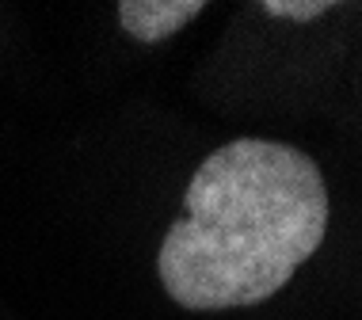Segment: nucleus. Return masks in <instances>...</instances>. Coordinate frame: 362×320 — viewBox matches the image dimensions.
Here are the masks:
<instances>
[{"mask_svg": "<svg viewBox=\"0 0 362 320\" xmlns=\"http://www.w3.org/2000/svg\"><path fill=\"white\" fill-rule=\"evenodd\" d=\"M183 213L156 251L164 294L191 313L275 297L325 244L328 187L298 145L237 138L187 183Z\"/></svg>", "mask_w": 362, "mask_h": 320, "instance_id": "obj_1", "label": "nucleus"}, {"mask_svg": "<svg viewBox=\"0 0 362 320\" xmlns=\"http://www.w3.org/2000/svg\"><path fill=\"white\" fill-rule=\"evenodd\" d=\"M199 12H206L202 0H122L119 23L130 38L153 46L172 38L175 31H183L191 19H199Z\"/></svg>", "mask_w": 362, "mask_h": 320, "instance_id": "obj_2", "label": "nucleus"}, {"mask_svg": "<svg viewBox=\"0 0 362 320\" xmlns=\"http://www.w3.org/2000/svg\"><path fill=\"white\" fill-rule=\"evenodd\" d=\"M263 12L275 19H293V23H309V19H320L325 12H332V0H263Z\"/></svg>", "mask_w": 362, "mask_h": 320, "instance_id": "obj_3", "label": "nucleus"}]
</instances>
